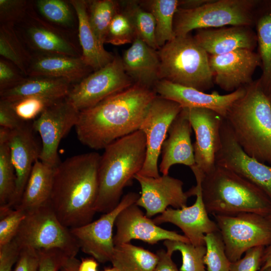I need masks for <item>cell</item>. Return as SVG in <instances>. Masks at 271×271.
I'll use <instances>...</instances> for the list:
<instances>
[{
	"label": "cell",
	"instance_id": "6da1fadb",
	"mask_svg": "<svg viewBox=\"0 0 271 271\" xmlns=\"http://www.w3.org/2000/svg\"><path fill=\"white\" fill-rule=\"evenodd\" d=\"M157 94L133 84L94 106L80 111L75 128L78 140L95 150L140 129Z\"/></svg>",
	"mask_w": 271,
	"mask_h": 271
},
{
	"label": "cell",
	"instance_id": "7a4b0ae2",
	"mask_svg": "<svg viewBox=\"0 0 271 271\" xmlns=\"http://www.w3.org/2000/svg\"><path fill=\"white\" fill-rule=\"evenodd\" d=\"M100 155L73 156L54 169L50 205L65 226L72 228L92 221L98 192Z\"/></svg>",
	"mask_w": 271,
	"mask_h": 271
},
{
	"label": "cell",
	"instance_id": "3957f363",
	"mask_svg": "<svg viewBox=\"0 0 271 271\" xmlns=\"http://www.w3.org/2000/svg\"><path fill=\"white\" fill-rule=\"evenodd\" d=\"M98 170L96 212L106 213L119 203L124 189L132 184L146 157V138L140 129L121 138L104 149Z\"/></svg>",
	"mask_w": 271,
	"mask_h": 271
},
{
	"label": "cell",
	"instance_id": "277c9868",
	"mask_svg": "<svg viewBox=\"0 0 271 271\" xmlns=\"http://www.w3.org/2000/svg\"><path fill=\"white\" fill-rule=\"evenodd\" d=\"M224 118L243 151L249 156L271 164V93L259 79L245 86Z\"/></svg>",
	"mask_w": 271,
	"mask_h": 271
},
{
	"label": "cell",
	"instance_id": "5b68a950",
	"mask_svg": "<svg viewBox=\"0 0 271 271\" xmlns=\"http://www.w3.org/2000/svg\"><path fill=\"white\" fill-rule=\"evenodd\" d=\"M201 187L208 214L271 215V199L257 186L225 168L216 165L204 174Z\"/></svg>",
	"mask_w": 271,
	"mask_h": 271
},
{
	"label": "cell",
	"instance_id": "8992f818",
	"mask_svg": "<svg viewBox=\"0 0 271 271\" xmlns=\"http://www.w3.org/2000/svg\"><path fill=\"white\" fill-rule=\"evenodd\" d=\"M160 79L205 91L214 83L209 54L189 35L176 36L158 50Z\"/></svg>",
	"mask_w": 271,
	"mask_h": 271
},
{
	"label": "cell",
	"instance_id": "52a82bcc",
	"mask_svg": "<svg viewBox=\"0 0 271 271\" xmlns=\"http://www.w3.org/2000/svg\"><path fill=\"white\" fill-rule=\"evenodd\" d=\"M260 0H209L197 8H178L174 21L176 36H185L194 30L227 26L254 27Z\"/></svg>",
	"mask_w": 271,
	"mask_h": 271
},
{
	"label": "cell",
	"instance_id": "ba28073f",
	"mask_svg": "<svg viewBox=\"0 0 271 271\" xmlns=\"http://www.w3.org/2000/svg\"><path fill=\"white\" fill-rule=\"evenodd\" d=\"M21 249H57L69 257L80 249L70 230L58 219L50 204L27 212L14 239Z\"/></svg>",
	"mask_w": 271,
	"mask_h": 271
},
{
	"label": "cell",
	"instance_id": "9c48e42d",
	"mask_svg": "<svg viewBox=\"0 0 271 271\" xmlns=\"http://www.w3.org/2000/svg\"><path fill=\"white\" fill-rule=\"evenodd\" d=\"M214 217L231 262L250 248L271 242V221L267 217L249 212Z\"/></svg>",
	"mask_w": 271,
	"mask_h": 271
},
{
	"label": "cell",
	"instance_id": "30bf717a",
	"mask_svg": "<svg viewBox=\"0 0 271 271\" xmlns=\"http://www.w3.org/2000/svg\"><path fill=\"white\" fill-rule=\"evenodd\" d=\"M132 82L124 70L121 58L115 56L106 65L73 85L65 99L81 111L129 88Z\"/></svg>",
	"mask_w": 271,
	"mask_h": 271
},
{
	"label": "cell",
	"instance_id": "8fae6325",
	"mask_svg": "<svg viewBox=\"0 0 271 271\" xmlns=\"http://www.w3.org/2000/svg\"><path fill=\"white\" fill-rule=\"evenodd\" d=\"M15 27L33 54L81 57V50L72 39L71 32L43 19L33 6L26 18Z\"/></svg>",
	"mask_w": 271,
	"mask_h": 271
},
{
	"label": "cell",
	"instance_id": "7c38bea8",
	"mask_svg": "<svg viewBox=\"0 0 271 271\" xmlns=\"http://www.w3.org/2000/svg\"><path fill=\"white\" fill-rule=\"evenodd\" d=\"M190 169L195 177L196 185L187 192L189 197L196 196L195 203L179 209L168 207L153 220L157 225L173 224L181 229L190 243L195 246L205 245V235L219 229L215 221L209 217L203 201L201 183L204 173L196 165Z\"/></svg>",
	"mask_w": 271,
	"mask_h": 271
},
{
	"label": "cell",
	"instance_id": "4fadbf2b",
	"mask_svg": "<svg viewBox=\"0 0 271 271\" xmlns=\"http://www.w3.org/2000/svg\"><path fill=\"white\" fill-rule=\"evenodd\" d=\"M140 197L136 192L124 195L118 204L111 211L104 213L98 219L77 227L70 231L84 253L97 261H110L114 249L113 228L119 214L129 205L136 203Z\"/></svg>",
	"mask_w": 271,
	"mask_h": 271
},
{
	"label": "cell",
	"instance_id": "5bb4252c",
	"mask_svg": "<svg viewBox=\"0 0 271 271\" xmlns=\"http://www.w3.org/2000/svg\"><path fill=\"white\" fill-rule=\"evenodd\" d=\"M182 110L176 102L158 95L155 98L140 128L146 138V157L138 174L154 178L160 176L158 159L162 147L172 122Z\"/></svg>",
	"mask_w": 271,
	"mask_h": 271
},
{
	"label": "cell",
	"instance_id": "9a60e30c",
	"mask_svg": "<svg viewBox=\"0 0 271 271\" xmlns=\"http://www.w3.org/2000/svg\"><path fill=\"white\" fill-rule=\"evenodd\" d=\"M220 134L221 145L216 155V165L228 169L252 183L271 199V166L243 151L224 118Z\"/></svg>",
	"mask_w": 271,
	"mask_h": 271
},
{
	"label": "cell",
	"instance_id": "2e32d148",
	"mask_svg": "<svg viewBox=\"0 0 271 271\" xmlns=\"http://www.w3.org/2000/svg\"><path fill=\"white\" fill-rule=\"evenodd\" d=\"M79 112L65 98L49 106L33 121L32 127L42 140L41 162L54 168L60 163L58 154L60 143L75 126Z\"/></svg>",
	"mask_w": 271,
	"mask_h": 271
},
{
	"label": "cell",
	"instance_id": "e0dca14e",
	"mask_svg": "<svg viewBox=\"0 0 271 271\" xmlns=\"http://www.w3.org/2000/svg\"><path fill=\"white\" fill-rule=\"evenodd\" d=\"M195 135L193 144L195 165L204 174L216 166V155L221 145V126L223 117L205 108H183Z\"/></svg>",
	"mask_w": 271,
	"mask_h": 271
},
{
	"label": "cell",
	"instance_id": "ac0fdd59",
	"mask_svg": "<svg viewBox=\"0 0 271 271\" xmlns=\"http://www.w3.org/2000/svg\"><path fill=\"white\" fill-rule=\"evenodd\" d=\"M209 62L214 84L229 93L251 83L256 69L261 66L258 54L247 49L209 55Z\"/></svg>",
	"mask_w": 271,
	"mask_h": 271
},
{
	"label": "cell",
	"instance_id": "d6986e66",
	"mask_svg": "<svg viewBox=\"0 0 271 271\" xmlns=\"http://www.w3.org/2000/svg\"><path fill=\"white\" fill-rule=\"evenodd\" d=\"M134 179L141 188L136 204L145 209L148 217L162 213L170 206L175 209L187 206L189 196L183 191L184 183L181 180L169 175L154 178L139 174Z\"/></svg>",
	"mask_w": 271,
	"mask_h": 271
},
{
	"label": "cell",
	"instance_id": "ffe728a7",
	"mask_svg": "<svg viewBox=\"0 0 271 271\" xmlns=\"http://www.w3.org/2000/svg\"><path fill=\"white\" fill-rule=\"evenodd\" d=\"M115 226L116 230L113 236L114 245L130 243L132 239L140 240L152 245L166 240L190 243L184 235L159 226L144 213L136 203L129 205L119 214Z\"/></svg>",
	"mask_w": 271,
	"mask_h": 271
},
{
	"label": "cell",
	"instance_id": "44dd1931",
	"mask_svg": "<svg viewBox=\"0 0 271 271\" xmlns=\"http://www.w3.org/2000/svg\"><path fill=\"white\" fill-rule=\"evenodd\" d=\"M160 96L179 104L182 108H205L213 110L223 118L232 104L245 91L241 87L226 94L217 91L207 93L198 89L175 84L165 80L158 81L153 88Z\"/></svg>",
	"mask_w": 271,
	"mask_h": 271
},
{
	"label": "cell",
	"instance_id": "7402d4cb",
	"mask_svg": "<svg viewBox=\"0 0 271 271\" xmlns=\"http://www.w3.org/2000/svg\"><path fill=\"white\" fill-rule=\"evenodd\" d=\"M32 125L11 130L9 145L16 177L15 206L20 203L35 162L40 159V148L34 137Z\"/></svg>",
	"mask_w": 271,
	"mask_h": 271
},
{
	"label": "cell",
	"instance_id": "603a6c76",
	"mask_svg": "<svg viewBox=\"0 0 271 271\" xmlns=\"http://www.w3.org/2000/svg\"><path fill=\"white\" fill-rule=\"evenodd\" d=\"M192 129L190 122L182 108L172 122L168 137L162 147V159L159 169L162 175H168L170 169L174 165L181 164L190 168L195 165L191 140Z\"/></svg>",
	"mask_w": 271,
	"mask_h": 271
},
{
	"label": "cell",
	"instance_id": "cb8c5ba5",
	"mask_svg": "<svg viewBox=\"0 0 271 271\" xmlns=\"http://www.w3.org/2000/svg\"><path fill=\"white\" fill-rule=\"evenodd\" d=\"M193 37L209 55H222L239 49L253 51L257 45L255 31L249 26L198 30Z\"/></svg>",
	"mask_w": 271,
	"mask_h": 271
},
{
	"label": "cell",
	"instance_id": "d4e9b609",
	"mask_svg": "<svg viewBox=\"0 0 271 271\" xmlns=\"http://www.w3.org/2000/svg\"><path fill=\"white\" fill-rule=\"evenodd\" d=\"M124 70L134 84L153 89L160 80V60L158 51L138 37L123 52Z\"/></svg>",
	"mask_w": 271,
	"mask_h": 271
},
{
	"label": "cell",
	"instance_id": "484cf974",
	"mask_svg": "<svg viewBox=\"0 0 271 271\" xmlns=\"http://www.w3.org/2000/svg\"><path fill=\"white\" fill-rule=\"evenodd\" d=\"M27 77L42 76L64 79L73 85L90 74L92 69L81 57L32 54Z\"/></svg>",
	"mask_w": 271,
	"mask_h": 271
},
{
	"label": "cell",
	"instance_id": "4316f807",
	"mask_svg": "<svg viewBox=\"0 0 271 271\" xmlns=\"http://www.w3.org/2000/svg\"><path fill=\"white\" fill-rule=\"evenodd\" d=\"M78 20V39L81 58L93 70L96 71L110 63L115 56L106 51L98 40L89 23L87 1L69 0Z\"/></svg>",
	"mask_w": 271,
	"mask_h": 271
},
{
	"label": "cell",
	"instance_id": "83f0119b",
	"mask_svg": "<svg viewBox=\"0 0 271 271\" xmlns=\"http://www.w3.org/2000/svg\"><path fill=\"white\" fill-rule=\"evenodd\" d=\"M72 85L64 79L27 77L17 86L0 92V99L13 102L24 97L37 96L62 100L67 97Z\"/></svg>",
	"mask_w": 271,
	"mask_h": 271
},
{
	"label": "cell",
	"instance_id": "f1b7e54d",
	"mask_svg": "<svg viewBox=\"0 0 271 271\" xmlns=\"http://www.w3.org/2000/svg\"><path fill=\"white\" fill-rule=\"evenodd\" d=\"M54 168L37 160L32 168L19 204L26 212L50 204Z\"/></svg>",
	"mask_w": 271,
	"mask_h": 271
},
{
	"label": "cell",
	"instance_id": "f546056e",
	"mask_svg": "<svg viewBox=\"0 0 271 271\" xmlns=\"http://www.w3.org/2000/svg\"><path fill=\"white\" fill-rule=\"evenodd\" d=\"M262 73L259 78L264 89L271 93V0H260L254 26Z\"/></svg>",
	"mask_w": 271,
	"mask_h": 271
},
{
	"label": "cell",
	"instance_id": "4dcf8cb0",
	"mask_svg": "<svg viewBox=\"0 0 271 271\" xmlns=\"http://www.w3.org/2000/svg\"><path fill=\"white\" fill-rule=\"evenodd\" d=\"M158 261L157 253L126 243L114 246L110 262L118 271H154Z\"/></svg>",
	"mask_w": 271,
	"mask_h": 271
},
{
	"label": "cell",
	"instance_id": "1f68e13d",
	"mask_svg": "<svg viewBox=\"0 0 271 271\" xmlns=\"http://www.w3.org/2000/svg\"><path fill=\"white\" fill-rule=\"evenodd\" d=\"M10 130L0 127V206L14 208L17 177L9 145Z\"/></svg>",
	"mask_w": 271,
	"mask_h": 271
},
{
	"label": "cell",
	"instance_id": "d6a6232c",
	"mask_svg": "<svg viewBox=\"0 0 271 271\" xmlns=\"http://www.w3.org/2000/svg\"><path fill=\"white\" fill-rule=\"evenodd\" d=\"M0 55L27 77V70L33 54L28 50L15 26L0 25Z\"/></svg>",
	"mask_w": 271,
	"mask_h": 271
},
{
	"label": "cell",
	"instance_id": "836d02e7",
	"mask_svg": "<svg viewBox=\"0 0 271 271\" xmlns=\"http://www.w3.org/2000/svg\"><path fill=\"white\" fill-rule=\"evenodd\" d=\"M149 11L156 23V41L158 49L176 37L174 21L179 8V0H152L147 2Z\"/></svg>",
	"mask_w": 271,
	"mask_h": 271
},
{
	"label": "cell",
	"instance_id": "e575fe53",
	"mask_svg": "<svg viewBox=\"0 0 271 271\" xmlns=\"http://www.w3.org/2000/svg\"><path fill=\"white\" fill-rule=\"evenodd\" d=\"M86 1L89 23L98 40L104 45L110 23L119 12L118 3L112 0Z\"/></svg>",
	"mask_w": 271,
	"mask_h": 271
},
{
	"label": "cell",
	"instance_id": "d590c367",
	"mask_svg": "<svg viewBox=\"0 0 271 271\" xmlns=\"http://www.w3.org/2000/svg\"><path fill=\"white\" fill-rule=\"evenodd\" d=\"M123 11L131 20L137 37L139 38L151 47L158 50L156 41V23L152 14L146 11L136 1L121 2Z\"/></svg>",
	"mask_w": 271,
	"mask_h": 271
},
{
	"label": "cell",
	"instance_id": "8d00e7d4",
	"mask_svg": "<svg viewBox=\"0 0 271 271\" xmlns=\"http://www.w3.org/2000/svg\"><path fill=\"white\" fill-rule=\"evenodd\" d=\"M36 8L48 22L64 29L74 27L75 18L72 5L63 0H37Z\"/></svg>",
	"mask_w": 271,
	"mask_h": 271
},
{
	"label": "cell",
	"instance_id": "74e56055",
	"mask_svg": "<svg viewBox=\"0 0 271 271\" xmlns=\"http://www.w3.org/2000/svg\"><path fill=\"white\" fill-rule=\"evenodd\" d=\"M164 245L167 251L173 254L180 252L182 263L180 271H206L204 258L206 251L205 245L195 246L190 243L166 240Z\"/></svg>",
	"mask_w": 271,
	"mask_h": 271
},
{
	"label": "cell",
	"instance_id": "f35d334b",
	"mask_svg": "<svg viewBox=\"0 0 271 271\" xmlns=\"http://www.w3.org/2000/svg\"><path fill=\"white\" fill-rule=\"evenodd\" d=\"M204 240L206 248L204 258L206 271H229L231 262L227 256L219 230L205 234Z\"/></svg>",
	"mask_w": 271,
	"mask_h": 271
},
{
	"label": "cell",
	"instance_id": "ab89813d",
	"mask_svg": "<svg viewBox=\"0 0 271 271\" xmlns=\"http://www.w3.org/2000/svg\"><path fill=\"white\" fill-rule=\"evenodd\" d=\"M136 31L128 15L123 11H119L109 25L105 43L115 46L132 43L136 38Z\"/></svg>",
	"mask_w": 271,
	"mask_h": 271
},
{
	"label": "cell",
	"instance_id": "60d3db41",
	"mask_svg": "<svg viewBox=\"0 0 271 271\" xmlns=\"http://www.w3.org/2000/svg\"><path fill=\"white\" fill-rule=\"evenodd\" d=\"M26 215L20 208L0 206V246L14 239Z\"/></svg>",
	"mask_w": 271,
	"mask_h": 271
},
{
	"label": "cell",
	"instance_id": "b9f144b4",
	"mask_svg": "<svg viewBox=\"0 0 271 271\" xmlns=\"http://www.w3.org/2000/svg\"><path fill=\"white\" fill-rule=\"evenodd\" d=\"M59 100H61L30 96L18 99L11 103L18 116L22 120L28 122L30 120H35L47 107Z\"/></svg>",
	"mask_w": 271,
	"mask_h": 271
},
{
	"label": "cell",
	"instance_id": "7bdbcfd3",
	"mask_svg": "<svg viewBox=\"0 0 271 271\" xmlns=\"http://www.w3.org/2000/svg\"><path fill=\"white\" fill-rule=\"evenodd\" d=\"M32 7L26 0H0L1 25L16 26L27 17Z\"/></svg>",
	"mask_w": 271,
	"mask_h": 271
},
{
	"label": "cell",
	"instance_id": "ee69618b",
	"mask_svg": "<svg viewBox=\"0 0 271 271\" xmlns=\"http://www.w3.org/2000/svg\"><path fill=\"white\" fill-rule=\"evenodd\" d=\"M26 77L14 64L1 57L0 92L17 86Z\"/></svg>",
	"mask_w": 271,
	"mask_h": 271
},
{
	"label": "cell",
	"instance_id": "f6af8a7d",
	"mask_svg": "<svg viewBox=\"0 0 271 271\" xmlns=\"http://www.w3.org/2000/svg\"><path fill=\"white\" fill-rule=\"evenodd\" d=\"M264 247L259 246L250 248L243 257L231 263L229 271H258Z\"/></svg>",
	"mask_w": 271,
	"mask_h": 271
},
{
	"label": "cell",
	"instance_id": "bcb514c9",
	"mask_svg": "<svg viewBox=\"0 0 271 271\" xmlns=\"http://www.w3.org/2000/svg\"><path fill=\"white\" fill-rule=\"evenodd\" d=\"M39 256L38 271H59L69 257L57 249L38 250Z\"/></svg>",
	"mask_w": 271,
	"mask_h": 271
},
{
	"label": "cell",
	"instance_id": "7dc6e473",
	"mask_svg": "<svg viewBox=\"0 0 271 271\" xmlns=\"http://www.w3.org/2000/svg\"><path fill=\"white\" fill-rule=\"evenodd\" d=\"M26 123L16 114L11 102L0 99V127L14 130L22 127Z\"/></svg>",
	"mask_w": 271,
	"mask_h": 271
},
{
	"label": "cell",
	"instance_id": "c3c4849f",
	"mask_svg": "<svg viewBox=\"0 0 271 271\" xmlns=\"http://www.w3.org/2000/svg\"><path fill=\"white\" fill-rule=\"evenodd\" d=\"M21 250L14 239L0 246V271H11L19 257Z\"/></svg>",
	"mask_w": 271,
	"mask_h": 271
},
{
	"label": "cell",
	"instance_id": "681fc988",
	"mask_svg": "<svg viewBox=\"0 0 271 271\" xmlns=\"http://www.w3.org/2000/svg\"><path fill=\"white\" fill-rule=\"evenodd\" d=\"M15 264L14 271H38L39 256L38 250L28 247L22 248Z\"/></svg>",
	"mask_w": 271,
	"mask_h": 271
},
{
	"label": "cell",
	"instance_id": "f907efd6",
	"mask_svg": "<svg viewBox=\"0 0 271 271\" xmlns=\"http://www.w3.org/2000/svg\"><path fill=\"white\" fill-rule=\"evenodd\" d=\"M158 263L154 271H180L172 258V254L164 249L157 251Z\"/></svg>",
	"mask_w": 271,
	"mask_h": 271
},
{
	"label": "cell",
	"instance_id": "816d5d0a",
	"mask_svg": "<svg viewBox=\"0 0 271 271\" xmlns=\"http://www.w3.org/2000/svg\"><path fill=\"white\" fill-rule=\"evenodd\" d=\"M98 264L97 260L93 258H86L80 261L78 271H98Z\"/></svg>",
	"mask_w": 271,
	"mask_h": 271
},
{
	"label": "cell",
	"instance_id": "f5cc1de1",
	"mask_svg": "<svg viewBox=\"0 0 271 271\" xmlns=\"http://www.w3.org/2000/svg\"><path fill=\"white\" fill-rule=\"evenodd\" d=\"M268 268H271V242L264 248L258 271H264Z\"/></svg>",
	"mask_w": 271,
	"mask_h": 271
},
{
	"label": "cell",
	"instance_id": "db71d44e",
	"mask_svg": "<svg viewBox=\"0 0 271 271\" xmlns=\"http://www.w3.org/2000/svg\"><path fill=\"white\" fill-rule=\"evenodd\" d=\"M209 0H182L179 1V8L182 9H192L199 7Z\"/></svg>",
	"mask_w": 271,
	"mask_h": 271
},
{
	"label": "cell",
	"instance_id": "11a10c76",
	"mask_svg": "<svg viewBox=\"0 0 271 271\" xmlns=\"http://www.w3.org/2000/svg\"><path fill=\"white\" fill-rule=\"evenodd\" d=\"M80 261L76 257L66 259L59 271H78Z\"/></svg>",
	"mask_w": 271,
	"mask_h": 271
},
{
	"label": "cell",
	"instance_id": "9f6ffc18",
	"mask_svg": "<svg viewBox=\"0 0 271 271\" xmlns=\"http://www.w3.org/2000/svg\"><path fill=\"white\" fill-rule=\"evenodd\" d=\"M103 271H118V270L116 268L112 266V267L106 268L105 269H104Z\"/></svg>",
	"mask_w": 271,
	"mask_h": 271
},
{
	"label": "cell",
	"instance_id": "6f0895ef",
	"mask_svg": "<svg viewBox=\"0 0 271 271\" xmlns=\"http://www.w3.org/2000/svg\"><path fill=\"white\" fill-rule=\"evenodd\" d=\"M264 271H271V268H268L264 270Z\"/></svg>",
	"mask_w": 271,
	"mask_h": 271
},
{
	"label": "cell",
	"instance_id": "680465c9",
	"mask_svg": "<svg viewBox=\"0 0 271 271\" xmlns=\"http://www.w3.org/2000/svg\"><path fill=\"white\" fill-rule=\"evenodd\" d=\"M267 217L271 221V215H270L269 216Z\"/></svg>",
	"mask_w": 271,
	"mask_h": 271
}]
</instances>
